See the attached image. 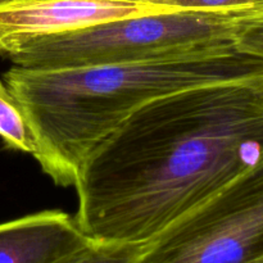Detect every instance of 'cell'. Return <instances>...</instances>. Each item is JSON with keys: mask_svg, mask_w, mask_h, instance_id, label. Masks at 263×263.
Wrapping results in <instances>:
<instances>
[{"mask_svg": "<svg viewBox=\"0 0 263 263\" xmlns=\"http://www.w3.org/2000/svg\"><path fill=\"white\" fill-rule=\"evenodd\" d=\"M263 257V158L159 234L139 263H251Z\"/></svg>", "mask_w": 263, "mask_h": 263, "instance_id": "4", "label": "cell"}, {"mask_svg": "<svg viewBox=\"0 0 263 263\" xmlns=\"http://www.w3.org/2000/svg\"><path fill=\"white\" fill-rule=\"evenodd\" d=\"M5 2H10V0H0V4H2V3H5Z\"/></svg>", "mask_w": 263, "mask_h": 263, "instance_id": "12", "label": "cell"}, {"mask_svg": "<svg viewBox=\"0 0 263 263\" xmlns=\"http://www.w3.org/2000/svg\"><path fill=\"white\" fill-rule=\"evenodd\" d=\"M251 263H263V257H261V258L256 259V261H253V262H251Z\"/></svg>", "mask_w": 263, "mask_h": 263, "instance_id": "11", "label": "cell"}, {"mask_svg": "<svg viewBox=\"0 0 263 263\" xmlns=\"http://www.w3.org/2000/svg\"><path fill=\"white\" fill-rule=\"evenodd\" d=\"M89 241L68 213L41 211L0 223V263H51Z\"/></svg>", "mask_w": 263, "mask_h": 263, "instance_id": "6", "label": "cell"}, {"mask_svg": "<svg viewBox=\"0 0 263 263\" xmlns=\"http://www.w3.org/2000/svg\"><path fill=\"white\" fill-rule=\"evenodd\" d=\"M139 4L156 5L176 10H210V12H263V0H126Z\"/></svg>", "mask_w": 263, "mask_h": 263, "instance_id": "9", "label": "cell"}, {"mask_svg": "<svg viewBox=\"0 0 263 263\" xmlns=\"http://www.w3.org/2000/svg\"><path fill=\"white\" fill-rule=\"evenodd\" d=\"M144 247L90 240L81 248L51 263H139Z\"/></svg>", "mask_w": 263, "mask_h": 263, "instance_id": "8", "label": "cell"}, {"mask_svg": "<svg viewBox=\"0 0 263 263\" xmlns=\"http://www.w3.org/2000/svg\"><path fill=\"white\" fill-rule=\"evenodd\" d=\"M247 14L174 9L128 15L18 41L0 55L22 68L63 69L218 53L236 49L239 21Z\"/></svg>", "mask_w": 263, "mask_h": 263, "instance_id": "3", "label": "cell"}, {"mask_svg": "<svg viewBox=\"0 0 263 263\" xmlns=\"http://www.w3.org/2000/svg\"><path fill=\"white\" fill-rule=\"evenodd\" d=\"M0 138L5 148L32 156L49 176L50 159L25 109L3 80H0Z\"/></svg>", "mask_w": 263, "mask_h": 263, "instance_id": "7", "label": "cell"}, {"mask_svg": "<svg viewBox=\"0 0 263 263\" xmlns=\"http://www.w3.org/2000/svg\"><path fill=\"white\" fill-rule=\"evenodd\" d=\"M162 10L174 9L126 0H10L0 4V53L18 41Z\"/></svg>", "mask_w": 263, "mask_h": 263, "instance_id": "5", "label": "cell"}, {"mask_svg": "<svg viewBox=\"0 0 263 263\" xmlns=\"http://www.w3.org/2000/svg\"><path fill=\"white\" fill-rule=\"evenodd\" d=\"M263 158V76L148 103L92 151L73 216L86 238L146 246Z\"/></svg>", "mask_w": 263, "mask_h": 263, "instance_id": "1", "label": "cell"}, {"mask_svg": "<svg viewBox=\"0 0 263 263\" xmlns=\"http://www.w3.org/2000/svg\"><path fill=\"white\" fill-rule=\"evenodd\" d=\"M263 76V61L236 49L180 58L63 69L12 66L3 81L25 109L50 179L74 186L80 168L131 115L166 95Z\"/></svg>", "mask_w": 263, "mask_h": 263, "instance_id": "2", "label": "cell"}, {"mask_svg": "<svg viewBox=\"0 0 263 263\" xmlns=\"http://www.w3.org/2000/svg\"><path fill=\"white\" fill-rule=\"evenodd\" d=\"M235 45L238 50L263 61V12L251 13L239 21Z\"/></svg>", "mask_w": 263, "mask_h": 263, "instance_id": "10", "label": "cell"}]
</instances>
